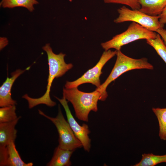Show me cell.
Wrapping results in <instances>:
<instances>
[{
  "label": "cell",
  "instance_id": "cell-6",
  "mask_svg": "<svg viewBox=\"0 0 166 166\" xmlns=\"http://www.w3.org/2000/svg\"><path fill=\"white\" fill-rule=\"evenodd\" d=\"M117 11L118 16L114 20V22L117 24L131 21L155 32L164 26L159 21V16H150L139 10H131L124 6L118 9Z\"/></svg>",
  "mask_w": 166,
  "mask_h": 166
},
{
  "label": "cell",
  "instance_id": "cell-1",
  "mask_svg": "<svg viewBox=\"0 0 166 166\" xmlns=\"http://www.w3.org/2000/svg\"><path fill=\"white\" fill-rule=\"evenodd\" d=\"M42 49L47 54L49 65V73L46 90L43 96L38 98L31 97L27 94L22 96V98L27 101L30 109L40 104H44L50 107L55 106L56 102L51 99L50 96L52 82L55 78L62 76L73 66L72 63L67 64L65 62V54L62 53L58 54L55 53L49 43L46 44L42 47Z\"/></svg>",
  "mask_w": 166,
  "mask_h": 166
},
{
  "label": "cell",
  "instance_id": "cell-14",
  "mask_svg": "<svg viewBox=\"0 0 166 166\" xmlns=\"http://www.w3.org/2000/svg\"><path fill=\"white\" fill-rule=\"evenodd\" d=\"M38 3L36 0H2L0 6L4 8H8L22 7L32 12L34 10V5Z\"/></svg>",
  "mask_w": 166,
  "mask_h": 166
},
{
  "label": "cell",
  "instance_id": "cell-11",
  "mask_svg": "<svg viewBox=\"0 0 166 166\" xmlns=\"http://www.w3.org/2000/svg\"><path fill=\"white\" fill-rule=\"evenodd\" d=\"M21 117L8 122L0 123V147H4L10 143L15 142L17 131L15 126Z\"/></svg>",
  "mask_w": 166,
  "mask_h": 166
},
{
  "label": "cell",
  "instance_id": "cell-8",
  "mask_svg": "<svg viewBox=\"0 0 166 166\" xmlns=\"http://www.w3.org/2000/svg\"><path fill=\"white\" fill-rule=\"evenodd\" d=\"M55 97L64 107L67 121L75 135L81 142L85 150L89 152L91 148V140L89 136L90 132L88 126L85 124H83L81 126L77 122L71 113L68 101L64 97L61 99L56 97Z\"/></svg>",
  "mask_w": 166,
  "mask_h": 166
},
{
  "label": "cell",
  "instance_id": "cell-20",
  "mask_svg": "<svg viewBox=\"0 0 166 166\" xmlns=\"http://www.w3.org/2000/svg\"><path fill=\"white\" fill-rule=\"evenodd\" d=\"M159 16V20L160 23L164 26V25L166 24V6Z\"/></svg>",
  "mask_w": 166,
  "mask_h": 166
},
{
  "label": "cell",
  "instance_id": "cell-17",
  "mask_svg": "<svg viewBox=\"0 0 166 166\" xmlns=\"http://www.w3.org/2000/svg\"><path fill=\"white\" fill-rule=\"evenodd\" d=\"M147 43L152 46L166 64V45L159 34L154 39H147Z\"/></svg>",
  "mask_w": 166,
  "mask_h": 166
},
{
  "label": "cell",
  "instance_id": "cell-15",
  "mask_svg": "<svg viewBox=\"0 0 166 166\" xmlns=\"http://www.w3.org/2000/svg\"><path fill=\"white\" fill-rule=\"evenodd\" d=\"M166 163V155H155L152 153L142 155L141 160L134 166H154L162 163Z\"/></svg>",
  "mask_w": 166,
  "mask_h": 166
},
{
  "label": "cell",
  "instance_id": "cell-19",
  "mask_svg": "<svg viewBox=\"0 0 166 166\" xmlns=\"http://www.w3.org/2000/svg\"><path fill=\"white\" fill-rule=\"evenodd\" d=\"M106 3H115L126 5L132 10H139L140 6L139 0H103Z\"/></svg>",
  "mask_w": 166,
  "mask_h": 166
},
{
  "label": "cell",
  "instance_id": "cell-7",
  "mask_svg": "<svg viewBox=\"0 0 166 166\" xmlns=\"http://www.w3.org/2000/svg\"><path fill=\"white\" fill-rule=\"evenodd\" d=\"M117 50L110 49L105 50L96 65L89 69L80 77L72 81H67L65 87L71 89L77 87L80 85L86 83H91L95 85L97 88L101 85L100 77L102 73V69L105 64L110 59L116 55Z\"/></svg>",
  "mask_w": 166,
  "mask_h": 166
},
{
  "label": "cell",
  "instance_id": "cell-5",
  "mask_svg": "<svg viewBox=\"0 0 166 166\" xmlns=\"http://www.w3.org/2000/svg\"><path fill=\"white\" fill-rule=\"evenodd\" d=\"M38 112L40 115L51 121L56 127L59 136L58 146L60 148L74 151L82 146L81 142L75 135L68 121L65 120L59 105L58 114L55 117L46 115L40 109L38 110Z\"/></svg>",
  "mask_w": 166,
  "mask_h": 166
},
{
  "label": "cell",
  "instance_id": "cell-12",
  "mask_svg": "<svg viewBox=\"0 0 166 166\" xmlns=\"http://www.w3.org/2000/svg\"><path fill=\"white\" fill-rule=\"evenodd\" d=\"M140 11L150 16H159L166 6V0H139Z\"/></svg>",
  "mask_w": 166,
  "mask_h": 166
},
{
  "label": "cell",
  "instance_id": "cell-18",
  "mask_svg": "<svg viewBox=\"0 0 166 166\" xmlns=\"http://www.w3.org/2000/svg\"><path fill=\"white\" fill-rule=\"evenodd\" d=\"M16 105L1 107L0 108V123L11 122L18 118L16 113Z\"/></svg>",
  "mask_w": 166,
  "mask_h": 166
},
{
  "label": "cell",
  "instance_id": "cell-10",
  "mask_svg": "<svg viewBox=\"0 0 166 166\" xmlns=\"http://www.w3.org/2000/svg\"><path fill=\"white\" fill-rule=\"evenodd\" d=\"M29 67L24 70L18 69L11 73V77H7L0 87V107H3L11 105H16V101L11 97L12 86L16 79Z\"/></svg>",
  "mask_w": 166,
  "mask_h": 166
},
{
  "label": "cell",
  "instance_id": "cell-9",
  "mask_svg": "<svg viewBox=\"0 0 166 166\" xmlns=\"http://www.w3.org/2000/svg\"><path fill=\"white\" fill-rule=\"evenodd\" d=\"M32 162L26 163L21 159L14 142L0 147V166H32Z\"/></svg>",
  "mask_w": 166,
  "mask_h": 166
},
{
  "label": "cell",
  "instance_id": "cell-3",
  "mask_svg": "<svg viewBox=\"0 0 166 166\" xmlns=\"http://www.w3.org/2000/svg\"><path fill=\"white\" fill-rule=\"evenodd\" d=\"M117 59L110 73L105 82L96 89L101 93L103 101L108 97L106 89L108 85L123 73L135 69H146L152 70L154 67L145 57L136 59L123 53L121 50H117Z\"/></svg>",
  "mask_w": 166,
  "mask_h": 166
},
{
  "label": "cell",
  "instance_id": "cell-22",
  "mask_svg": "<svg viewBox=\"0 0 166 166\" xmlns=\"http://www.w3.org/2000/svg\"><path fill=\"white\" fill-rule=\"evenodd\" d=\"M8 40L5 37H0V49L2 50L8 44Z\"/></svg>",
  "mask_w": 166,
  "mask_h": 166
},
{
  "label": "cell",
  "instance_id": "cell-16",
  "mask_svg": "<svg viewBox=\"0 0 166 166\" xmlns=\"http://www.w3.org/2000/svg\"><path fill=\"white\" fill-rule=\"evenodd\" d=\"M152 109L158 120L159 136L161 140H166V108H153Z\"/></svg>",
  "mask_w": 166,
  "mask_h": 166
},
{
  "label": "cell",
  "instance_id": "cell-13",
  "mask_svg": "<svg viewBox=\"0 0 166 166\" xmlns=\"http://www.w3.org/2000/svg\"><path fill=\"white\" fill-rule=\"evenodd\" d=\"M73 152L63 149L58 146L56 148L52 158L47 163L48 166H69L71 165V156Z\"/></svg>",
  "mask_w": 166,
  "mask_h": 166
},
{
  "label": "cell",
  "instance_id": "cell-21",
  "mask_svg": "<svg viewBox=\"0 0 166 166\" xmlns=\"http://www.w3.org/2000/svg\"><path fill=\"white\" fill-rule=\"evenodd\" d=\"M156 32L160 34L166 45V30L161 28L157 30Z\"/></svg>",
  "mask_w": 166,
  "mask_h": 166
},
{
  "label": "cell",
  "instance_id": "cell-4",
  "mask_svg": "<svg viewBox=\"0 0 166 166\" xmlns=\"http://www.w3.org/2000/svg\"><path fill=\"white\" fill-rule=\"evenodd\" d=\"M157 34L156 32L132 22L125 31L114 36L110 40L102 43L101 45L105 50L111 49L118 50L122 46L138 40L155 38Z\"/></svg>",
  "mask_w": 166,
  "mask_h": 166
},
{
  "label": "cell",
  "instance_id": "cell-2",
  "mask_svg": "<svg viewBox=\"0 0 166 166\" xmlns=\"http://www.w3.org/2000/svg\"><path fill=\"white\" fill-rule=\"evenodd\" d=\"M63 97L70 102L74 108L76 117L79 120L88 121L90 112L98 110L99 100L103 101L102 94L98 89L86 93L78 90L77 87L63 89Z\"/></svg>",
  "mask_w": 166,
  "mask_h": 166
}]
</instances>
